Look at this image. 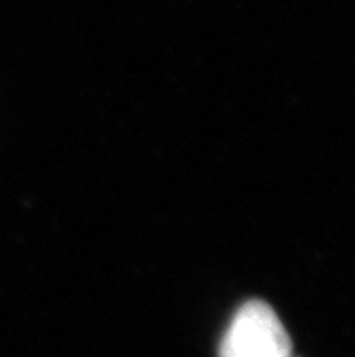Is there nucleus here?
I'll return each instance as SVG.
<instances>
[{"label": "nucleus", "instance_id": "obj_1", "mask_svg": "<svg viewBox=\"0 0 355 357\" xmlns=\"http://www.w3.org/2000/svg\"><path fill=\"white\" fill-rule=\"evenodd\" d=\"M218 357H292V338L268 302L250 300L234 314Z\"/></svg>", "mask_w": 355, "mask_h": 357}]
</instances>
